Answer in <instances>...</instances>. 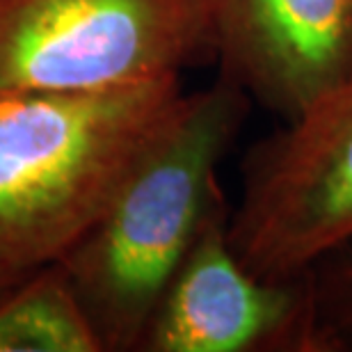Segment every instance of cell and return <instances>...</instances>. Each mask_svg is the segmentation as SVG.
<instances>
[{
    "label": "cell",
    "mask_w": 352,
    "mask_h": 352,
    "mask_svg": "<svg viewBox=\"0 0 352 352\" xmlns=\"http://www.w3.org/2000/svg\"><path fill=\"white\" fill-rule=\"evenodd\" d=\"M0 352H105L60 263L0 295Z\"/></svg>",
    "instance_id": "7"
},
{
    "label": "cell",
    "mask_w": 352,
    "mask_h": 352,
    "mask_svg": "<svg viewBox=\"0 0 352 352\" xmlns=\"http://www.w3.org/2000/svg\"><path fill=\"white\" fill-rule=\"evenodd\" d=\"M314 350L352 348V243L309 272Z\"/></svg>",
    "instance_id": "8"
},
{
    "label": "cell",
    "mask_w": 352,
    "mask_h": 352,
    "mask_svg": "<svg viewBox=\"0 0 352 352\" xmlns=\"http://www.w3.org/2000/svg\"><path fill=\"white\" fill-rule=\"evenodd\" d=\"M34 272V270H32ZM30 272H12V270H0V295L5 291H10L14 284H19L21 279L28 277Z\"/></svg>",
    "instance_id": "9"
},
{
    "label": "cell",
    "mask_w": 352,
    "mask_h": 352,
    "mask_svg": "<svg viewBox=\"0 0 352 352\" xmlns=\"http://www.w3.org/2000/svg\"><path fill=\"white\" fill-rule=\"evenodd\" d=\"M252 101L222 76L183 94L87 234L60 258L105 352L140 350L160 295L224 204L217 179Z\"/></svg>",
    "instance_id": "1"
},
{
    "label": "cell",
    "mask_w": 352,
    "mask_h": 352,
    "mask_svg": "<svg viewBox=\"0 0 352 352\" xmlns=\"http://www.w3.org/2000/svg\"><path fill=\"white\" fill-rule=\"evenodd\" d=\"M220 204L167 284L142 352L314 350L309 274L270 281L236 256Z\"/></svg>",
    "instance_id": "5"
},
{
    "label": "cell",
    "mask_w": 352,
    "mask_h": 352,
    "mask_svg": "<svg viewBox=\"0 0 352 352\" xmlns=\"http://www.w3.org/2000/svg\"><path fill=\"white\" fill-rule=\"evenodd\" d=\"M220 76L291 119L352 78V0H208Z\"/></svg>",
    "instance_id": "6"
},
{
    "label": "cell",
    "mask_w": 352,
    "mask_h": 352,
    "mask_svg": "<svg viewBox=\"0 0 352 352\" xmlns=\"http://www.w3.org/2000/svg\"><path fill=\"white\" fill-rule=\"evenodd\" d=\"M183 94L181 76L98 91L0 89V270L60 261Z\"/></svg>",
    "instance_id": "2"
},
{
    "label": "cell",
    "mask_w": 352,
    "mask_h": 352,
    "mask_svg": "<svg viewBox=\"0 0 352 352\" xmlns=\"http://www.w3.org/2000/svg\"><path fill=\"white\" fill-rule=\"evenodd\" d=\"M227 236L270 281L307 277L352 243V78L248 151Z\"/></svg>",
    "instance_id": "4"
},
{
    "label": "cell",
    "mask_w": 352,
    "mask_h": 352,
    "mask_svg": "<svg viewBox=\"0 0 352 352\" xmlns=\"http://www.w3.org/2000/svg\"><path fill=\"white\" fill-rule=\"evenodd\" d=\"M210 58L208 0H0V89H115Z\"/></svg>",
    "instance_id": "3"
}]
</instances>
